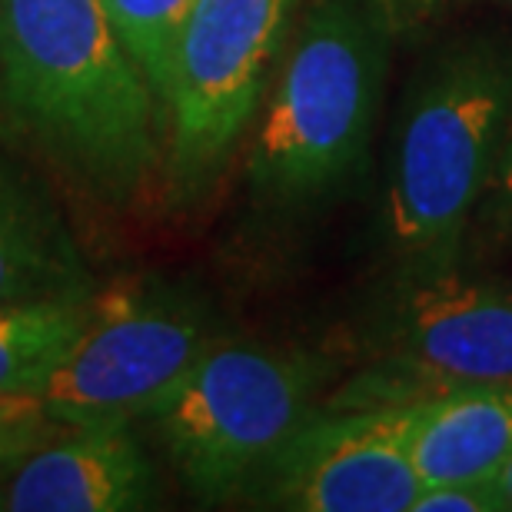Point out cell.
Segmentation results:
<instances>
[{"instance_id": "obj_1", "label": "cell", "mask_w": 512, "mask_h": 512, "mask_svg": "<svg viewBox=\"0 0 512 512\" xmlns=\"http://www.w3.org/2000/svg\"><path fill=\"white\" fill-rule=\"evenodd\" d=\"M0 133L100 203L140 197L163 114L104 0H0Z\"/></svg>"}, {"instance_id": "obj_11", "label": "cell", "mask_w": 512, "mask_h": 512, "mask_svg": "<svg viewBox=\"0 0 512 512\" xmlns=\"http://www.w3.org/2000/svg\"><path fill=\"white\" fill-rule=\"evenodd\" d=\"M406 446L423 486L496 479L512 453V383L459 386L413 403Z\"/></svg>"}, {"instance_id": "obj_12", "label": "cell", "mask_w": 512, "mask_h": 512, "mask_svg": "<svg viewBox=\"0 0 512 512\" xmlns=\"http://www.w3.org/2000/svg\"><path fill=\"white\" fill-rule=\"evenodd\" d=\"M94 293L0 310V393H40L87 326Z\"/></svg>"}, {"instance_id": "obj_10", "label": "cell", "mask_w": 512, "mask_h": 512, "mask_svg": "<svg viewBox=\"0 0 512 512\" xmlns=\"http://www.w3.org/2000/svg\"><path fill=\"white\" fill-rule=\"evenodd\" d=\"M94 293V276L54 197L0 157V310Z\"/></svg>"}, {"instance_id": "obj_7", "label": "cell", "mask_w": 512, "mask_h": 512, "mask_svg": "<svg viewBox=\"0 0 512 512\" xmlns=\"http://www.w3.org/2000/svg\"><path fill=\"white\" fill-rule=\"evenodd\" d=\"M373 366L333 406H413L459 386L512 383V286L393 273L370 330Z\"/></svg>"}, {"instance_id": "obj_15", "label": "cell", "mask_w": 512, "mask_h": 512, "mask_svg": "<svg viewBox=\"0 0 512 512\" xmlns=\"http://www.w3.org/2000/svg\"><path fill=\"white\" fill-rule=\"evenodd\" d=\"M413 512H509L496 489V479H466V483L423 486Z\"/></svg>"}, {"instance_id": "obj_5", "label": "cell", "mask_w": 512, "mask_h": 512, "mask_svg": "<svg viewBox=\"0 0 512 512\" xmlns=\"http://www.w3.org/2000/svg\"><path fill=\"white\" fill-rule=\"evenodd\" d=\"M213 343L207 296L137 276L94 293L87 326L37 396L60 429L130 426L157 413Z\"/></svg>"}, {"instance_id": "obj_8", "label": "cell", "mask_w": 512, "mask_h": 512, "mask_svg": "<svg viewBox=\"0 0 512 512\" xmlns=\"http://www.w3.org/2000/svg\"><path fill=\"white\" fill-rule=\"evenodd\" d=\"M409 406H333L296 429L253 493L293 512H413Z\"/></svg>"}, {"instance_id": "obj_9", "label": "cell", "mask_w": 512, "mask_h": 512, "mask_svg": "<svg viewBox=\"0 0 512 512\" xmlns=\"http://www.w3.org/2000/svg\"><path fill=\"white\" fill-rule=\"evenodd\" d=\"M0 479L7 512H133L157 496V476L130 426L54 433Z\"/></svg>"}, {"instance_id": "obj_14", "label": "cell", "mask_w": 512, "mask_h": 512, "mask_svg": "<svg viewBox=\"0 0 512 512\" xmlns=\"http://www.w3.org/2000/svg\"><path fill=\"white\" fill-rule=\"evenodd\" d=\"M60 433L37 393H0V476Z\"/></svg>"}, {"instance_id": "obj_3", "label": "cell", "mask_w": 512, "mask_h": 512, "mask_svg": "<svg viewBox=\"0 0 512 512\" xmlns=\"http://www.w3.org/2000/svg\"><path fill=\"white\" fill-rule=\"evenodd\" d=\"M389 67L386 0H310L256 127V207L306 213L360 180Z\"/></svg>"}, {"instance_id": "obj_2", "label": "cell", "mask_w": 512, "mask_h": 512, "mask_svg": "<svg viewBox=\"0 0 512 512\" xmlns=\"http://www.w3.org/2000/svg\"><path fill=\"white\" fill-rule=\"evenodd\" d=\"M512 127V40H449L416 70L386 183L393 273L459 266L469 220Z\"/></svg>"}, {"instance_id": "obj_13", "label": "cell", "mask_w": 512, "mask_h": 512, "mask_svg": "<svg viewBox=\"0 0 512 512\" xmlns=\"http://www.w3.org/2000/svg\"><path fill=\"white\" fill-rule=\"evenodd\" d=\"M193 0H104L120 40L137 60L163 114V90L170 77L173 40Z\"/></svg>"}, {"instance_id": "obj_17", "label": "cell", "mask_w": 512, "mask_h": 512, "mask_svg": "<svg viewBox=\"0 0 512 512\" xmlns=\"http://www.w3.org/2000/svg\"><path fill=\"white\" fill-rule=\"evenodd\" d=\"M499 183H503L506 210L512 213V140H509V147H506V160H503V173H499Z\"/></svg>"}, {"instance_id": "obj_4", "label": "cell", "mask_w": 512, "mask_h": 512, "mask_svg": "<svg viewBox=\"0 0 512 512\" xmlns=\"http://www.w3.org/2000/svg\"><path fill=\"white\" fill-rule=\"evenodd\" d=\"M330 366L306 350L217 340L153 419L180 483L200 503L247 496L316 413Z\"/></svg>"}, {"instance_id": "obj_16", "label": "cell", "mask_w": 512, "mask_h": 512, "mask_svg": "<svg viewBox=\"0 0 512 512\" xmlns=\"http://www.w3.org/2000/svg\"><path fill=\"white\" fill-rule=\"evenodd\" d=\"M496 489H499V496H503L506 509L512 512V453H509V459L503 463V469L496 473Z\"/></svg>"}, {"instance_id": "obj_18", "label": "cell", "mask_w": 512, "mask_h": 512, "mask_svg": "<svg viewBox=\"0 0 512 512\" xmlns=\"http://www.w3.org/2000/svg\"><path fill=\"white\" fill-rule=\"evenodd\" d=\"M503 4H509V7H512V0H503Z\"/></svg>"}, {"instance_id": "obj_6", "label": "cell", "mask_w": 512, "mask_h": 512, "mask_svg": "<svg viewBox=\"0 0 512 512\" xmlns=\"http://www.w3.org/2000/svg\"><path fill=\"white\" fill-rule=\"evenodd\" d=\"M300 0H193L173 40L163 90V150L173 200L210 190L260 110Z\"/></svg>"}]
</instances>
